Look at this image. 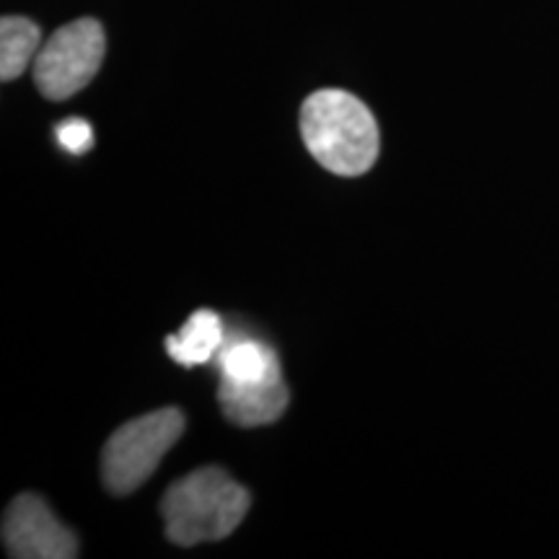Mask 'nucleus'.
<instances>
[{
  "instance_id": "obj_1",
  "label": "nucleus",
  "mask_w": 559,
  "mask_h": 559,
  "mask_svg": "<svg viewBox=\"0 0 559 559\" xmlns=\"http://www.w3.org/2000/svg\"><path fill=\"white\" fill-rule=\"evenodd\" d=\"M300 135L311 156L337 177H360L379 158L376 117L358 96L342 88L313 91L304 102Z\"/></svg>"
},
{
  "instance_id": "obj_2",
  "label": "nucleus",
  "mask_w": 559,
  "mask_h": 559,
  "mask_svg": "<svg viewBox=\"0 0 559 559\" xmlns=\"http://www.w3.org/2000/svg\"><path fill=\"white\" fill-rule=\"evenodd\" d=\"M251 506L249 492L221 466H205L174 481L160 500L166 536L179 547L221 542L239 528Z\"/></svg>"
},
{
  "instance_id": "obj_3",
  "label": "nucleus",
  "mask_w": 559,
  "mask_h": 559,
  "mask_svg": "<svg viewBox=\"0 0 559 559\" xmlns=\"http://www.w3.org/2000/svg\"><path fill=\"white\" fill-rule=\"evenodd\" d=\"M185 432V415L164 407L124 423L111 432L102 453V479L111 495H130L145 485Z\"/></svg>"
},
{
  "instance_id": "obj_4",
  "label": "nucleus",
  "mask_w": 559,
  "mask_h": 559,
  "mask_svg": "<svg viewBox=\"0 0 559 559\" xmlns=\"http://www.w3.org/2000/svg\"><path fill=\"white\" fill-rule=\"evenodd\" d=\"M107 39L96 19H79L60 26L34 58V81L41 96L66 102L86 88L99 73Z\"/></svg>"
},
{
  "instance_id": "obj_5",
  "label": "nucleus",
  "mask_w": 559,
  "mask_h": 559,
  "mask_svg": "<svg viewBox=\"0 0 559 559\" xmlns=\"http://www.w3.org/2000/svg\"><path fill=\"white\" fill-rule=\"evenodd\" d=\"M5 551L16 559H73L79 542L37 495H19L3 515Z\"/></svg>"
},
{
  "instance_id": "obj_6",
  "label": "nucleus",
  "mask_w": 559,
  "mask_h": 559,
  "mask_svg": "<svg viewBox=\"0 0 559 559\" xmlns=\"http://www.w3.org/2000/svg\"><path fill=\"white\" fill-rule=\"evenodd\" d=\"M288 386L283 381V370L267 376L262 381L234 383L221 381L218 402L223 415L239 428H260L283 417L288 409Z\"/></svg>"
},
{
  "instance_id": "obj_7",
  "label": "nucleus",
  "mask_w": 559,
  "mask_h": 559,
  "mask_svg": "<svg viewBox=\"0 0 559 559\" xmlns=\"http://www.w3.org/2000/svg\"><path fill=\"white\" fill-rule=\"evenodd\" d=\"M223 342H226V332H223L221 317L202 309L187 319V324L181 326L179 334L166 337V349H169L174 362H179L185 368H194L213 360L223 347Z\"/></svg>"
},
{
  "instance_id": "obj_8",
  "label": "nucleus",
  "mask_w": 559,
  "mask_h": 559,
  "mask_svg": "<svg viewBox=\"0 0 559 559\" xmlns=\"http://www.w3.org/2000/svg\"><path fill=\"white\" fill-rule=\"evenodd\" d=\"M218 368H221V381H234V383H251L262 381L267 376L277 373L280 358L275 347H270L267 342L251 340V337H236L223 342L218 349Z\"/></svg>"
},
{
  "instance_id": "obj_9",
  "label": "nucleus",
  "mask_w": 559,
  "mask_h": 559,
  "mask_svg": "<svg viewBox=\"0 0 559 559\" xmlns=\"http://www.w3.org/2000/svg\"><path fill=\"white\" fill-rule=\"evenodd\" d=\"M39 26L24 16L0 21V79L13 81L29 68L39 52Z\"/></svg>"
},
{
  "instance_id": "obj_10",
  "label": "nucleus",
  "mask_w": 559,
  "mask_h": 559,
  "mask_svg": "<svg viewBox=\"0 0 559 559\" xmlns=\"http://www.w3.org/2000/svg\"><path fill=\"white\" fill-rule=\"evenodd\" d=\"M55 138L73 156H83V153L94 148V128L86 120H81V117H70V120L60 122L55 128Z\"/></svg>"
}]
</instances>
